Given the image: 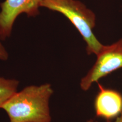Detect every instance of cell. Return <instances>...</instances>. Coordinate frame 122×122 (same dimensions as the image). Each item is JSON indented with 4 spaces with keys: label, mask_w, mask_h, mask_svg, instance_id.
Wrapping results in <instances>:
<instances>
[{
    "label": "cell",
    "mask_w": 122,
    "mask_h": 122,
    "mask_svg": "<svg viewBox=\"0 0 122 122\" xmlns=\"http://www.w3.org/2000/svg\"><path fill=\"white\" fill-rule=\"evenodd\" d=\"M87 122H93L92 121V120H89V121H88Z\"/></svg>",
    "instance_id": "9c48e42d"
},
{
    "label": "cell",
    "mask_w": 122,
    "mask_h": 122,
    "mask_svg": "<svg viewBox=\"0 0 122 122\" xmlns=\"http://www.w3.org/2000/svg\"><path fill=\"white\" fill-rule=\"evenodd\" d=\"M115 122H122V111L121 112V115H120V117L117 118V120H115Z\"/></svg>",
    "instance_id": "ba28073f"
},
{
    "label": "cell",
    "mask_w": 122,
    "mask_h": 122,
    "mask_svg": "<svg viewBox=\"0 0 122 122\" xmlns=\"http://www.w3.org/2000/svg\"><path fill=\"white\" fill-rule=\"evenodd\" d=\"M53 93L51 85H31L16 92L1 109L10 122H50L49 101Z\"/></svg>",
    "instance_id": "6da1fadb"
},
{
    "label": "cell",
    "mask_w": 122,
    "mask_h": 122,
    "mask_svg": "<svg viewBox=\"0 0 122 122\" xmlns=\"http://www.w3.org/2000/svg\"><path fill=\"white\" fill-rule=\"evenodd\" d=\"M40 7L59 12L67 18L77 29L86 44L88 55L97 56L103 47L93 32L96 26L94 12L79 0H41Z\"/></svg>",
    "instance_id": "7a4b0ae2"
},
{
    "label": "cell",
    "mask_w": 122,
    "mask_h": 122,
    "mask_svg": "<svg viewBox=\"0 0 122 122\" xmlns=\"http://www.w3.org/2000/svg\"><path fill=\"white\" fill-rule=\"evenodd\" d=\"M98 85L100 91L94 104L96 115L107 120L115 118L122 111V96L118 92Z\"/></svg>",
    "instance_id": "5b68a950"
},
{
    "label": "cell",
    "mask_w": 122,
    "mask_h": 122,
    "mask_svg": "<svg viewBox=\"0 0 122 122\" xmlns=\"http://www.w3.org/2000/svg\"><path fill=\"white\" fill-rule=\"evenodd\" d=\"M41 0H5L0 4V39L5 40L11 34L15 20L19 15L34 17L40 14Z\"/></svg>",
    "instance_id": "277c9868"
},
{
    "label": "cell",
    "mask_w": 122,
    "mask_h": 122,
    "mask_svg": "<svg viewBox=\"0 0 122 122\" xmlns=\"http://www.w3.org/2000/svg\"><path fill=\"white\" fill-rule=\"evenodd\" d=\"M19 81L0 76V109L16 92Z\"/></svg>",
    "instance_id": "8992f818"
},
{
    "label": "cell",
    "mask_w": 122,
    "mask_h": 122,
    "mask_svg": "<svg viewBox=\"0 0 122 122\" xmlns=\"http://www.w3.org/2000/svg\"><path fill=\"white\" fill-rule=\"evenodd\" d=\"M8 53L0 41V60L6 61L8 59Z\"/></svg>",
    "instance_id": "52a82bcc"
},
{
    "label": "cell",
    "mask_w": 122,
    "mask_h": 122,
    "mask_svg": "<svg viewBox=\"0 0 122 122\" xmlns=\"http://www.w3.org/2000/svg\"><path fill=\"white\" fill-rule=\"evenodd\" d=\"M122 68V39L110 45H103L97 60L86 75L81 79V88L88 91L94 82Z\"/></svg>",
    "instance_id": "3957f363"
}]
</instances>
